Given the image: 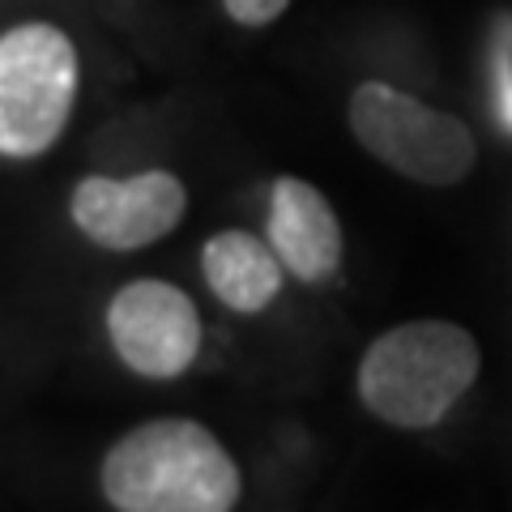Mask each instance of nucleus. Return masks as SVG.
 <instances>
[{
  "label": "nucleus",
  "mask_w": 512,
  "mask_h": 512,
  "mask_svg": "<svg viewBox=\"0 0 512 512\" xmlns=\"http://www.w3.org/2000/svg\"><path fill=\"white\" fill-rule=\"evenodd\" d=\"M73 99L77 52L64 30L26 22L0 35V154H47L69 124Z\"/></svg>",
  "instance_id": "3"
},
{
  "label": "nucleus",
  "mask_w": 512,
  "mask_h": 512,
  "mask_svg": "<svg viewBox=\"0 0 512 512\" xmlns=\"http://www.w3.org/2000/svg\"><path fill=\"white\" fill-rule=\"evenodd\" d=\"M107 338L128 372L146 380H175L197 363L201 316L180 286L137 278L107 303Z\"/></svg>",
  "instance_id": "5"
},
{
  "label": "nucleus",
  "mask_w": 512,
  "mask_h": 512,
  "mask_svg": "<svg viewBox=\"0 0 512 512\" xmlns=\"http://www.w3.org/2000/svg\"><path fill=\"white\" fill-rule=\"evenodd\" d=\"M184 210L188 192L171 171H141L128 180L86 175L69 201L77 231L107 252H137L158 244L180 227Z\"/></svg>",
  "instance_id": "6"
},
{
  "label": "nucleus",
  "mask_w": 512,
  "mask_h": 512,
  "mask_svg": "<svg viewBox=\"0 0 512 512\" xmlns=\"http://www.w3.org/2000/svg\"><path fill=\"white\" fill-rule=\"evenodd\" d=\"M478 342L453 320H406L363 350L359 402L380 423L423 431L436 427L478 380Z\"/></svg>",
  "instance_id": "2"
},
{
  "label": "nucleus",
  "mask_w": 512,
  "mask_h": 512,
  "mask_svg": "<svg viewBox=\"0 0 512 512\" xmlns=\"http://www.w3.org/2000/svg\"><path fill=\"white\" fill-rule=\"evenodd\" d=\"M350 133L389 171L414 184L448 188L474 167V133L457 116L419 103L389 82H363L350 94Z\"/></svg>",
  "instance_id": "4"
},
{
  "label": "nucleus",
  "mask_w": 512,
  "mask_h": 512,
  "mask_svg": "<svg viewBox=\"0 0 512 512\" xmlns=\"http://www.w3.org/2000/svg\"><path fill=\"white\" fill-rule=\"evenodd\" d=\"M500 111L512 124V64H508V56H500Z\"/></svg>",
  "instance_id": "10"
},
{
  "label": "nucleus",
  "mask_w": 512,
  "mask_h": 512,
  "mask_svg": "<svg viewBox=\"0 0 512 512\" xmlns=\"http://www.w3.org/2000/svg\"><path fill=\"white\" fill-rule=\"evenodd\" d=\"M286 5H291V0H222V9H227L239 26H269V22H278L286 13Z\"/></svg>",
  "instance_id": "9"
},
{
  "label": "nucleus",
  "mask_w": 512,
  "mask_h": 512,
  "mask_svg": "<svg viewBox=\"0 0 512 512\" xmlns=\"http://www.w3.org/2000/svg\"><path fill=\"white\" fill-rule=\"evenodd\" d=\"M269 244L299 282H329L342 265V222L316 184L282 175L269 192Z\"/></svg>",
  "instance_id": "7"
},
{
  "label": "nucleus",
  "mask_w": 512,
  "mask_h": 512,
  "mask_svg": "<svg viewBox=\"0 0 512 512\" xmlns=\"http://www.w3.org/2000/svg\"><path fill=\"white\" fill-rule=\"evenodd\" d=\"M99 487L116 512H231L239 466L197 419H150L107 448Z\"/></svg>",
  "instance_id": "1"
},
{
  "label": "nucleus",
  "mask_w": 512,
  "mask_h": 512,
  "mask_svg": "<svg viewBox=\"0 0 512 512\" xmlns=\"http://www.w3.org/2000/svg\"><path fill=\"white\" fill-rule=\"evenodd\" d=\"M201 274L231 312L252 316V312H265L278 299L286 265L278 261L274 244H265L261 235L218 231L201 248Z\"/></svg>",
  "instance_id": "8"
}]
</instances>
